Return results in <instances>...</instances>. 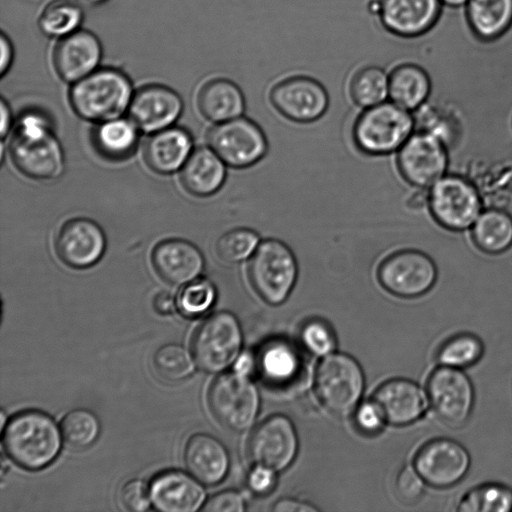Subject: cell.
<instances>
[{
    "label": "cell",
    "mask_w": 512,
    "mask_h": 512,
    "mask_svg": "<svg viewBox=\"0 0 512 512\" xmlns=\"http://www.w3.org/2000/svg\"><path fill=\"white\" fill-rule=\"evenodd\" d=\"M9 153L17 170L31 179L51 180L63 171L61 145L50 120L39 111H27L19 118Z\"/></svg>",
    "instance_id": "1"
},
{
    "label": "cell",
    "mask_w": 512,
    "mask_h": 512,
    "mask_svg": "<svg viewBox=\"0 0 512 512\" xmlns=\"http://www.w3.org/2000/svg\"><path fill=\"white\" fill-rule=\"evenodd\" d=\"M2 443L16 465L38 471L57 458L62 440L51 416L38 410H24L9 418L3 428Z\"/></svg>",
    "instance_id": "2"
},
{
    "label": "cell",
    "mask_w": 512,
    "mask_h": 512,
    "mask_svg": "<svg viewBox=\"0 0 512 512\" xmlns=\"http://www.w3.org/2000/svg\"><path fill=\"white\" fill-rule=\"evenodd\" d=\"M133 96L130 79L120 70L98 68L72 84L69 101L74 112L89 121L119 118L128 110Z\"/></svg>",
    "instance_id": "3"
},
{
    "label": "cell",
    "mask_w": 512,
    "mask_h": 512,
    "mask_svg": "<svg viewBox=\"0 0 512 512\" xmlns=\"http://www.w3.org/2000/svg\"><path fill=\"white\" fill-rule=\"evenodd\" d=\"M411 111L394 102H382L365 108L352 128L355 147L369 156H383L398 151L415 132Z\"/></svg>",
    "instance_id": "4"
},
{
    "label": "cell",
    "mask_w": 512,
    "mask_h": 512,
    "mask_svg": "<svg viewBox=\"0 0 512 512\" xmlns=\"http://www.w3.org/2000/svg\"><path fill=\"white\" fill-rule=\"evenodd\" d=\"M247 275L257 295L277 306L286 301L296 284L297 259L286 243L268 238L259 243L250 257Z\"/></svg>",
    "instance_id": "5"
},
{
    "label": "cell",
    "mask_w": 512,
    "mask_h": 512,
    "mask_svg": "<svg viewBox=\"0 0 512 512\" xmlns=\"http://www.w3.org/2000/svg\"><path fill=\"white\" fill-rule=\"evenodd\" d=\"M427 206L434 221L454 233L470 230L484 209L477 186L467 177L452 173L427 189Z\"/></svg>",
    "instance_id": "6"
},
{
    "label": "cell",
    "mask_w": 512,
    "mask_h": 512,
    "mask_svg": "<svg viewBox=\"0 0 512 512\" xmlns=\"http://www.w3.org/2000/svg\"><path fill=\"white\" fill-rule=\"evenodd\" d=\"M365 378L360 364L345 353H330L318 364L315 394L324 408L337 416L354 413L362 397Z\"/></svg>",
    "instance_id": "7"
},
{
    "label": "cell",
    "mask_w": 512,
    "mask_h": 512,
    "mask_svg": "<svg viewBox=\"0 0 512 512\" xmlns=\"http://www.w3.org/2000/svg\"><path fill=\"white\" fill-rule=\"evenodd\" d=\"M208 404L223 427L242 432L254 424L260 409V396L249 375L233 370L213 381L208 392Z\"/></svg>",
    "instance_id": "8"
},
{
    "label": "cell",
    "mask_w": 512,
    "mask_h": 512,
    "mask_svg": "<svg viewBox=\"0 0 512 512\" xmlns=\"http://www.w3.org/2000/svg\"><path fill=\"white\" fill-rule=\"evenodd\" d=\"M242 330L236 316L229 311L209 315L195 331L192 355L203 371L217 373L227 369L240 355Z\"/></svg>",
    "instance_id": "9"
},
{
    "label": "cell",
    "mask_w": 512,
    "mask_h": 512,
    "mask_svg": "<svg viewBox=\"0 0 512 512\" xmlns=\"http://www.w3.org/2000/svg\"><path fill=\"white\" fill-rule=\"evenodd\" d=\"M435 261L417 249H401L386 256L378 265L377 279L390 294L416 298L429 292L437 282Z\"/></svg>",
    "instance_id": "10"
},
{
    "label": "cell",
    "mask_w": 512,
    "mask_h": 512,
    "mask_svg": "<svg viewBox=\"0 0 512 512\" xmlns=\"http://www.w3.org/2000/svg\"><path fill=\"white\" fill-rule=\"evenodd\" d=\"M208 144L226 165L237 169L255 165L268 152L264 131L243 115L212 127L208 133Z\"/></svg>",
    "instance_id": "11"
},
{
    "label": "cell",
    "mask_w": 512,
    "mask_h": 512,
    "mask_svg": "<svg viewBox=\"0 0 512 512\" xmlns=\"http://www.w3.org/2000/svg\"><path fill=\"white\" fill-rule=\"evenodd\" d=\"M396 164L408 184L428 189L447 173L449 148L437 137L415 130L397 151Z\"/></svg>",
    "instance_id": "12"
},
{
    "label": "cell",
    "mask_w": 512,
    "mask_h": 512,
    "mask_svg": "<svg viewBox=\"0 0 512 512\" xmlns=\"http://www.w3.org/2000/svg\"><path fill=\"white\" fill-rule=\"evenodd\" d=\"M427 396L436 416L450 427H461L474 406V388L462 369L440 365L427 380Z\"/></svg>",
    "instance_id": "13"
},
{
    "label": "cell",
    "mask_w": 512,
    "mask_h": 512,
    "mask_svg": "<svg viewBox=\"0 0 512 512\" xmlns=\"http://www.w3.org/2000/svg\"><path fill=\"white\" fill-rule=\"evenodd\" d=\"M273 108L296 123H311L320 119L329 107L326 88L313 77L293 75L277 81L269 91Z\"/></svg>",
    "instance_id": "14"
},
{
    "label": "cell",
    "mask_w": 512,
    "mask_h": 512,
    "mask_svg": "<svg viewBox=\"0 0 512 512\" xmlns=\"http://www.w3.org/2000/svg\"><path fill=\"white\" fill-rule=\"evenodd\" d=\"M247 451L254 464L276 472L285 470L298 452V436L292 421L281 414L269 416L251 433Z\"/></svg>",
    "instance_id": "15"
},
{
    "label": "cell",
    "mask_w": 512,
    "mask_h": 512,
    "mask_svg": "<svg viewBox=\"0 0 512 512\" xmlns=\"http://www.w3.org/2000/svg\"><path fill=\"white\" fill-rule=\"evenodd\" d=\"M470 464L467 449L449 438L428 441L414 458V468L427 485L435 488H449L460 482L466 476Z\"/></svg>",
    "instance_id": "16"
},
{
    "label": "cell",
    "mask_w": 512,
    "mask_h": 512,
    "mask_svg": "<svg viewBox=\"0 0 512 512\" xmlns=\"http://www.w3.org/2000/svg\"><path fill=\"white\" fill-rule=\"evenodd\" d=\"M440 0H377L374 11L385 31L406 39L419 38L437 23Z\"/></svg>",
    "instance_id": "17"
},
{
    "label": "cell",
    "mask_w": 512,
    "mask_h": 512,
    "mask_svg": "<svg viewBox=\"0 0 512 512\" xmlns=\"http://www.w3.org/2000/svg\"><path fill=\"white\" fill-rule=\"evenodd\" d=\"M106 249V237L102 228L88 218L67 221L58 232L55 250L67 266L85 269L95 265Z\"/></svg>",
    "instance_id": "18"
},
{
    "label": "cell",
    "mask_w": 512,
    "mask_h": 512,
    "mask_svg": "<svg viewBox=\"0 0 512 512\" xmlns=\"http://www.w3.org/2000/svg\"><path fill=\"white\" fill-rule=\"evenodd\" d=\"M183 101L173 89L146 85L133 93L128 112L136 126L146 133L170 127L181 115Z\"/></svg>",
    "instance_id": "19"
},
{
    "label": "cell",
    "mask_w": 512,
    "mask_h": 512,
    "mask_svg": "<svg viewBox=\"0 0 512 512\" xmlns=\"http://www.w3.org/2000/svg\"><path fill=\"white\" fill-rule=\"evenodd\" d=\"M102 45L98 37L79 29L58 40L52 54V63L58 77L75 83L99 68Z\"/></svg>",
    "instance_id": "20"
},
{
    "label": "cell",
    "mask_w": 512,
    "mask_h": 512,
    "mask_svg": "<svg viewBox=\"0 0 512 512\" xmlns=\"http://www.w3.org/2000/svg\"><path fill=\"white\" fill-rule=\"evenodd\" d=\"M427 397L414 381L395 378L382 383L372 400L387 423L405 426L419 420L427 409Z\"/></svg>",
    "instance_id": "21"
},
{
    "label": "cell",
    "mask_w": 512,
    "mask_h": 512,
    "mask_svg": "<svg viewBox=\"0 0 512 512\" xmlns=\"http://www.w3.org/2000/svg\"><path fill=\"white\" fill-rule=\"evenodd\" d=\"M194 476L167 470L153 477L149 485L151 503L163 512H194L202 508L205 491Z\"/></svg>",
    "instance_id": "22"
},
{
    "label": "cell",
    "mask_w": 512,
    "mask_h": 512,
    "mask_svg": "<svg viewBox=\"0 0 512 512\" xmlns=\"http://www.w3.org/2000/svg\"><path fill=\"white\" fill-rule=\"evenodd\" d=\"M151 261L159 277L171 285H185L201 274L204 257L189 241L166 239L153 249Z\"/></svg>",
    "instance_id": "23"
},
{
    "label": "cell",
    "mask_w": 512,
    "mask_h": 512,
    "mask_svg": "<svg viewBox=\"0 0 512 512\" xmlns=\"http://www.w3.org/2000/svg\"><path fill=\"white\" fill-rule=\"evenodd\" d=\"M184 461L190 474L206 485H216L224 480L230 465L223 443L205 433L194 434L188 439Z\"/></svg>",
    "instance_id": "24"
},
{
    "label": "cell",
    "mask_w": 512,
    "mask_h": 512,
    "mask_svg": "<svg viewBox=\"0 0 512 512\" xmlns=\"http://www.w3.org/2000/svg\"><path fill=\"white\" fill-rule=\"evenodd\" d=\"M190 133L180 127L154 132L146 141L144 161L155 173L167 175L181 169L193 152Z\"/></svg>",
    "instance_id": "25"
},
{
    "label": "cell",
    "mask_w": 512,
    "mask_h": 512,
    "mask_svg": "<svg viewBox=\"0 0 512 512\" xmlns=\"http://www.w3.org/2000/svg\"><path fill=\"white\" fill-rule=\"evenodd\" d=\"M226 174L225 162L210 147H200L181 168L180 181L191 195L207 197L223 186Z\"/></svg>",
    "instance_id": "26"
},
{
    "label": "cell",
    "mask_w": 512,
    "mask_h": 512,
    "mask_svg": "<svg viewBox=\"0 0 512 512\" xmlns=\"http://www.w3.org/2000/svg\"><path fill=\"white\" fill-rule=\"evenodd\" d=\"M197 106L204 118L220 123L243 115L245 97L240 87L232 80L213 78L200 88Z\"/></svg>",
    "instance_id": "27"
},
{
    "label": "cell",
    "mask_w": 512,
    "mask_h": 512,
    "mask_svg": "<svg viewBox=\"0 0 512 512\" xmlns=\"http://www.w3.org/2000/svg\"><path fill=\"white\" fill-rule=\"evenodd\" d=\"M432 88L431 75L416 62L399 63L389 73V98L411 112L428 102Z\"/></svg>",
    "instance_id": "28"
},
{
    "label": "cell",
    "mask_w": 512,
    "mask_h": 512,
    "mask_svg": "<svg viewBox=\"0 0 512 512\" xmlns=\"http://www.w3.org/2000/svg\"><path fill=\"white\" fill-rule=\"evenodd\" d=\"M473 245L480 252L496 256L512 248V215L499 207L483 209L470 228Z\"/></svg>",
    "instance_id": "29"
},
{
    "label": "cell",
    "mask_w": 512,
    "mask_h": 512,
    "mask_svg": "<svg viewBox=\"0 0 512 512\" xmlns=\"http://www.w3.org/2000/svg\"><path fill=\"white\" fill-rule=\"evenodd\" d=\"M302 367L296 347L283 339L267 342L256 357V369L269 384L285 385L296 379Z\"/></svg>",
    "instance_id": "30"
},
{
    "label": "cell",
    "mask_w": 512,
    "mask_h": 512,
    "mask_svg": "<svg viewBox=\"0 0 512 512\" xmlns=\"http://www.w3.org/2000/svg\"><path fill=\"white\" fill-rule=\"evenodd\" d=\"M139 128L130 119L115 118L100 122L92 133L95 150L110 161L131 157L138 145Z\"/></svg>",
    "instance_id": "31"
},
{
    "label": "cell",
    "mask_w": 512,
    "mask_h": 512,
    "mask_svg": "<svg viewBox=\"0 0 512 512\" xmlns=\"http://www.w3.org/2000/svg\"><path fill=\"white\" fill-rule=\"evenodd\" d=\"M465 14L473 33L484 41L501 37L512 26V0H469Z\"/></svg>",
    "instance_id": "32"
},
{
    "label": "cell",
    "mask_w": 512,
    "mask_h": 512,
    "mask_svg": "<svg viewBox=\"0 0 512 512\" xmlns=\"http://www.w3.org/2000/svg\"><path fill=\"white\" fill-rule=\"evenodd\" d=\"M348 92L353 103L369 108L385 102L389 97V74L377 65H366L351 76Z\"/></svg>",
    "instance_id": "33"
},
{
    "label": "cell",
    "mask_w": 512,
    "mask_h": 512,
    "mask_svg": "<svg viewBox=\"0 0 512 512\" xmlns=\"http://www.w3.org/2000/svg\"><path fill=\"white\" fill-rule=\"evenodd\" d=\"M83 10L73 0H53L41 11L38 18L40 31L49 38L61 39L80 29Z\"/></svg>",
    "instance_id": "34"
},
{
    "label": "cell",
    "mask_w": 512,
    "mask_h": 512,
    "mask_svg": "<svg viewBox=\"0 0 512 512\" xmlns=\"http://www.w3.org/2000/svg\"><path fill=\"white\" fill-rule=\"evenodd\" d=\"M459 512H510L512 489L499 483H486L467 491L459 500Z\"/></svg>",
    "instance_id": "35"
},
{
    "label": "cell",
    "mask_w": 512,
    "mask_h": 512,
    "mask_svg": "<svg viewBox=\"0 0 512 512\" xmlns=\"http://www.w3.org/2000/svg\"><path fill=\"white\" fill-rule=\"evenodd\" d=\"M481 339L471 333H459L446 339L436 352L439 365L463 369L476 364L482 357Z\"/></svg>",
    "instance_id": "36"
},
{
    "label": "cell",
    "mask_w": 512,
    "mask_h": 512,
    "mask_svg": "<svg viewBox=\"0 0 512 512\" xmlns=\"http://www.w3.org/2000/svg\"><path fill=\"white\" fill-rule=\"evenodd\" d=\"M100 422L97 416L87 409H74L61 421L64 441L74 449L90 447L100 434Z\"/></svg>",
    "instance_id": "37"
},
{
    "label": "cell",
    "mask_w": 512,
    "mask_h": 512,
    "mask_svg": "<svg viewBox=\"0 0 512 512\" xmlns=\"http://www.w3.org/2000/svg\"><path fill=\"white\" fill-rule=\"evenodd\" d=\"M261 242L257 232L239 227L222 234L215 244L217 257L230 264L249 260Z\"/></svg>",
    "instance_id": "38"
},
{
    "label": "cell",
    "mask_w": 512,
    "mask_h": 512,
    "mask_svg": "<svg viewBox=\"0 0 512 512\" xmlns=\"http://www.w3.org/2000/svg\"><path fill=\"white\" fill-rule=\"evenodd\" d=\"M194 357L189 351L175 343L161 346L154 354L153 365L157 374L167 381H180L194 371Z\"/></svg>",
    "instance_id": "39"
},
{
    "label": "cell",
    "mask_w": 512,
    "mask_h": 512,
    "mask_svg": "<svg viewBox=\"0 0 512 512\" xmlns=\"http://www.w3.org/2000/svg\"><path fill=\"white\" fill-rule=\"evenodd\" d=\"M217 298L214 284L205 278H196L185 284L177 296V308L187 318H197L213 306Z\"/></svg>",
    "instance_id": "40"
},
{
    "label": "cell",
    "mask_w": 512,
    "mask_h": 512,
    "mask_svg": "<svg viewBox=\"0 0 512 512\" xmlns=\"http://www.w3.org/2000/svg\"><path fill=\"white\" fill-rule=\"evenodd\" d=\"M300 340L306 350L316 356L330 354L336 345L332 329L321 320L307 321L300 330Z\"/></svg>",
    "instance_id": "41"
},
{
    "label": "cell",
    "mask_w": 512,
    "mask_h": 512,
    "mask_svg": "<svg viewBox=\"0 0 512 512\" xmlns=\"http://www.w3.org/2000/svg\"><path fill=\"white\" fill-rule=\"evenodd\" d=\"M425 484L426 482L415 468L405 466L395 478L394 491L402 503L412 505L422 498Z\"/></svg>",
    "instance_id": "42"
},
{
    "label": "cell",
    "mask_w": 512,
    "mask_h": 512,
    "mask_svg": "<svg viewBox=\"0 0 512 512\" xmlns=\"http://www.w3.org/2000/svg\"><path fill=\"white\" fill-rule=\"evenodd\" d=\"M120 501L126 510L146 511L151 505L149 487L140 479H132L121 488Z\"/></svg>",
    "instance_id": "43"
},
{
    "label": "cell",
    "mask_w": 512,
    "mask_h": 512,
    "mask_svg": "<svg viewBox=\"0 0 512 512\" xmlns=\"http://www.w3.org/2000/svg\"><path fill=\"white\" fill-rule=\"evenodd\" d=\"M354 422L357 429L367 435L379 433L386 423L380 409L372 399L357 406L354 411Z\"/></svg>",
    "instance_id": "44"
},
{
    "label": "cell",
    "mask_w": 512,
    "mask_h": 512,
    "mask_svg": "<svg viewBox=\"0 0 512 512\" xmlns=\"http://www.w3.org/2000/svg\"><path fill=\"white\" fill-rule=\"evenodd\" d=\"M246 509L241 493L235 490H225L211 496L202 506V511L208 512H243Z\"/></svg>",
    "instance_id": "45"
},
{
    "label": "cell",
    "mask_w": 512,
    "mask_h": 512,
    "mask_svg": "<svg viewBox=\"0 0 512 512\" xmlns=\"http://www.w3.org/2000/svg\"><path fill=\"white\" fill-rule=\"evenodd\" d=\"M276 482V471L263 465L254 464L247 476V486L256 495L268 494Z\"/></svg>",
    "instance_id": "46"
},
{
    "label": "cell",
    "mask_w": 512,
    "mask_h": 512,
    "mask_svg": "<svg viewBox=\"0 0 512 512\" xmlns=\"http://www.w3.org/2000/svg\"><path fill=\"white\" fill-rule=\"evenodd\" d=\"M272 510L276 512H310L317 511L318 509L309 503L285 498L277 501Z\"/></svg>",
    "instance_id": "47"
},
{
    "label": "cell",
    "mask_w": 512,
    "mask_h": 512,
    "mask_svg": "<svg viewBox=\"0 0 512 512\" xmlns=\"http://www.w3.org/2000/svg\"><path fill=\"white\" fill-rule=\"evenodd\" d=\"M155 311L161 315H168L177 308V299L169 292H160L153 299Z\"/></svg>",
    "instance_id": "48"
},
{
    "label": "cell",
    "mask_w": 512,
    "mask_h": 512,
    "mask_svg": "<svg viewBox=\"0 0 512 512\" xmlns=\"http://www.w3.org/2000/svg\"><path fill=\"white\" fill-rule=\"evenodd\" d=\"M0 46H1V61H0V74L4 76L5 73L9 70L12 61H13V45L10 39L4 34H1L0 37Z\"/></svg>",
    "instance_id": "49"
},
{
    "label": "cell",
    "mask_w": 512,
    "mask_h": 512,
    "mask_svg": "<svg viewBox=\"0 0 512 512\" xmlns=\"http://www.w3.org/2000/svg\"><path fill=\"white\" fill-rule=\"evenodd\" d=\"M233 370L250 376L256 370V358L250 353L240 354L233 363Z\"/></svg>",
    "instance_id": "50"
},
{
    "label": "cell",
    "mask_w": 512,
    "mask_h": 512,
    "mask_svg": "<svg viewBox=\"0 0 512 512\" xmlns=\"http://www.w3.org/2000/svg\"><path fill=\"white\" fill-rule=\"evenodd\" d=\"M1 113V137L4 138L10 129L11 125V112L4 99L0 103Z\"/></svg>",
    "instance_id": "51"
},
{
    "label": "cell",
    "mask_w": 512,
    "mask_h": 512,
    "mask_svg": "<svg viewBox=\"0 0 512 512\" xmlns=\"http://www.w3.org/2000/svg\"><path fill=\"white\" fill-rule=\"evenodd\" d=\"M442 5L452 7V8H458V7H465L467 2L469 0H440Z\"/></svg>",
    "instance_id": "52"
},
{
    "label": "cell",
    "mask_w": 512,
    "mask_h": 512,
    "mask_svg": "<svg viewBox=\"0 0 512 512\" xmlns=\"http://www.w3.org/2000/svg\"><path fill=\"white\" fill-rule=\"evenodd\" d=\"M82 4L88 5V6H99L103 3H105L107 0H79Z\"/></svg>",
    "instance_id": "53"
}]
</instances>
